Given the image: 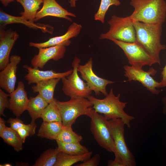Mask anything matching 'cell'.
<instances>
[{
    "label": "cell",
    "mask_w": 166,
    "mask_h": 166,
    "mask_svg": "<svg viewBox=\"0 0 166 166\" xmlns=\"http://www.w3.org/2000/svg\"><path fill=\"white\" fill-rule=\"evenodd\" d=\"M43 5L41 9L38 11L35 21L47 16H52L65 19L72 22L69 17H76L75 14L68 11L60 5L56 0H43Z\"/></svg>",
    "instance_id": "e0dca14e"
},
{
    "label": "cell",
    "mask_w": 166,
    "mask_h": 166,
    "mask_svg": "<svg viewBox=\"0 0 166 166\" xmlns=\"http://www.w3.org/2000/svg\"><path fill=\"white\" fill-rule=\"evenodd\" d=\"M110 40L122 49L131 66L142 68L144 66H151L156 64L152 57L136 42L128 43L113 39Z\"/></svg>",
    "instance_id": "9c48e42d"
},
{
    "label": "cell",
    "mask_w": 166,
    "mask_h": 166,
    "mask_svg": "<svg viewBox=\"0 0 166 166\" xmlns=\"http://www.w3.org/2000/svg\"><path fill=\"white\" fill-rule=\"evenodd\" d=\"M10 105L9 109L17 117H20L27 110L29 102L24 83L18 82L16 89L9 94Z\"/></svg>",
    "instance_id": "9a60e30c"
},
{
    "label": "cell",
    "mask_w": 166,
    "mask_h": 166,
    "mask_svg": "<svg viewBox=\"0 0 166 166\" xmlns=\"http://www.w3.org/2000/svg\"><path fill=\"white\" fill-rule=\"evenodd\" d=\"M19 37V34L11 29L6 30L0 28V70H3L10 62V55L14 45Z\"/></svg>",
    "instance_id": "4fadbf2b"
},
{
    "label": "cell",
    "mask_w": 166,
    "mask_h": 166,
    "mask_svg": "<svg viewBox=\"0 0 166 166\" xmlns=\"http://www.w3.org/2000/svg\"><path fill=\"white\" fill-rule=\"evenodd\" d=\"M108 124L113 138L116 149L114 160L120 166H134L135 158L126 144L124 136L125 125L121 119L108 120Z\"/></svg>",
    "instance_id": "277c9868"
},
{
    "label": "cell",
    "mask_w": 166,
    "mask_h": 166,
    "mask_svg": "<svg viewBox=\"0 0 166 166\" xmlns=\"http://www.w3.org/2000/svg\"><path fill=\"white\" fill-rule=\"evenodd\" d=\"M69 45L68 43L39 49L38 54L35 55L30 62L33 67L42 69L50 60L57 61L62 58L66 51L65 46Z\"/></svg>",
    "instance_id": "7c38bea8"
},
{
    "label": "cell",
    "mask_w": 166,
    "mask_h": 166,
    "mask_svg": "<svg viewBox=\"0 0 166 166\" xmlns=\"http://www.w3.org/2000/svg\"><path fill=\"white\" fill-rule=\"evenodd\" d=\"M121 4L119 0H101L98 9L94 15V19L104 23L106 14L109 7L112 5L118 6Z\"/></svg>",
    "instance_id": "f546056e"
},
{
    "label": "cell",
    "mask_w": 166,
    "mask_h": 166,
    "mask_svg": "<svg viewBox=\"0 0 166 166\" xmlns=\"http://www.w3.org/2000/svg\"><path fill=\"white\" fill-rule=\"evenodd\" d=\"M27 73L24 76L28 84L30 85L37 84L40 82L54 78H60L66 77L73 72L70 69L63 73H57L52 70H41L39 68H35L26 65H23Z\"/></svg>",
    "instance_id": "2e32d148"
},
{
    "label": "cell",
    "mask_w": 166,
    "mask_h": 166,
    "mask_svg": "<svg viewBox=\"0 0 166 166\" xmlns=\"http://www.w3.org/2000/svg\"><path fill=\"white\" fill-rule=\"evenodd\" d=\"M6 121L3 118L0 117V134L6 128Z\"/></svg>",
    "instance_id": "d590c367"
},
{
    "label": "cell",
    "mask_w": 166,
    "mask_h": 166,
    "mask_svg": "<svg viewBox=\"0 0 166 166\" xmlns=\"http://www.w3.org/2000/svg\"><path fill=\"white\" fill-rule=\"evenodd\" d=\"M124 75L128 78V81H138L152 93L157 95L160 93V91L156 88H160V82L156 81L151 76H155L157 73L153 68H151L146 71L142 68L125 65L124 66Z\"/></svg>",
    "instance_id": "30bf717a"
},
{
    "label": "cell",
    "mask_w": 166,
    "mask_h": 166,
    "mask_svg": "<svg viewBox=\"0 0 166 166\" xmlns=\"http://www.w3.org/2000/svg\"><path fill=\"white\" fill-rule=\"evenodd\" d=\"M82 28L81 24L73 22L68 29L66 32L63 35L50 38L48 40L42 43L30 42L29 46L39 49L55 46L63 43L70 44L69 39L77 37L79 34Z\"/></svg>",
    "instance_id": "ac0fdd59"
},
{
    "label": "cell",
    "mask_w": 166,
    "mask_h": 166,
    "mask_svg": "<svg viewBox=\"0 0 166 166\" xmlns=\"http://www.w3.org/2000/svg\"><path fill=\"white\" fill-rule=\"evenodd\" d=\"M91 152L78 155H71L60 152L54 166H71L78 162H83L89 159Z\"/></svg>",
    "instance_id": "cb8c5ba5"
},
{
    "label": "cell",
    "mask_w": 166,
    "mask_h": 166,
    "mask_svg": "<svg viewBox=\"0 0 166 166\" xmlns=\"http://www.w3.org/2000/svg\"><path fill=\"white\" fill-rule=\"evenodd\" d=\"M121 95L116 96L111 88L109 93L103 99H99L90 95L87 98L93 105V109L98 113H102L107 120L120 118L130 128L131 121L135 119L125 112L124 109L127 103L120 101Z\"/></svg>",
    "instance_id": "3957f363"
},
{
    "label": "cell",
    "mask_w": 166,
    "mask_h": 166,
    "mask_svg": "<svg viewBox=\"0 0 166 166\" xmlns=\"http://www.w3.org/2000/svg\"><path fill=\"white\" fill-rule=\"evenodd\" d=\"M21 60L19 56L11 55L9 63L0 72V87L9 94L15 90L18 65Z\"/></svg>",
    "instance_id": "5bb4252c"
},
{
    "label": "cell",
    "mask_w": 166,
    "mask_h": 166,
    "mask_svg": "<svg viewBox=\"0 0 166 166\" xmlns=\"http://www.w3.org/2000/svg\"><path fill=\"white\" fill-rule=\"evenodd\" d=\"M6 122L10 124V127L16 131L19 128H25L29 131L31 136L34 135L35 133L37 126L35 122L31 121L30 124H25L18 117H10Z\"/></svg>",
    "instance_id": "4dcf8cb0"
},
{
    "label": "cell",
    "mask_w": 166,
    "mask_h": 166,
    "mask_svg": "<svg viewBox=\"0 0 166 166\" xmlns=\"http://www.w3.org/2000/svg\"><path fill=\"white\" fill-rule=\"evenodd\" d=\"M162 102L164 105L163 113L164 114H166V95L163 98Z\"/></svg>",
    "instance_id": "8d00e7d4"
},
{
    "label": "cell",
    "mask_w": 166,
    "mask_h": 166,
    "mask_svg": "<svg viewBox=\"0 0 166 166\" xmlns=\"http://www.w3.org/2000/svg\"><path fill=\"white\" fill-rule=\"evenodd\" d=\"M9 94H7L0 89V115L5 117L4 112L6 109L9 107L10 102L8 97Z\"/></svg>",
    "instance_id": "1f68e13d"
},
{
    "label": "cell",
    "mask_w": 166,
    "mask_h": 166,
    "mask_svg": "<svg viewBox=\"0 0 166 166\" xmlns=\"http://www.w3.org/2000/svg\"><path fill=\"white\" fill-rule=\"evenodd\" d=\"M77 0H70L69 1L70 6L72 7H74L76 6V2Z\"/></svg>",
    "instance_id": "f35d334b"
},
{
    "label": "cell",
    "mask_w": 166,
    "mask_h": 166,
    "mask_svg": "<svg viewBox=\"0 0 166 166\" xmlns=\"http://www.w3.org/2000/svg\"><path fill=\"white\" fill-rule=\"evenodd\" d=\"M61 80L60 78H54L40 82L32 87V91L34 93H38L49 103L54 99V90Z\"/></svg>",
    "instance_id": "ffe728a7"
},
{
    "label": "cell",
    "mask_w": 166,
    "mask_h": 166,
    "mask_svg": "<svg viewBox=\"0 0 166 166\" xmlns=\"http://www.w3.org/2000/svg\"><path fill=\"white\" fill-rule=\"evenodd\" d=\"M93 58H90L85 64L79 65L78 71L96 95L102 93L105 96L108 94L106 89V86L108 84L115 83V81L100 77L96 75L93 69Z\"/></svg>",
    "instance_id": "8fae6325"
},
{
    "label": "cell",
    "mask_w": 166,
    "mask_h": 166,
    "mask_svg": "<svg viewBox=\"0 0 166 166\" xmlns=\"http://www.w3.org/2000/svg\"><path fill=\"white\" fill-rule=\"evenodd\" d=\"M14 0H0L2 4L5 7H7L9 4L13 1Z\"/></svg>",
    "instance_id": "74e56055"
},
{
    "label": "cell",
    "mask_w": 166,
    "mask_h": 166,
    "mask_svg": "<svg viewBox=\"0 0 166 166\" xmlns=\"http://www.w3.org/2000/svg\"><path fill=\"white\" fill-rule=\"evenodd\" d=\"M49 103L39 93L35 97H30L27 110L32 118V122H35L41 118L42 113Z\"/></svg>",
    "instance_id": "7402d4cb"
},
{
    "label": "cell",
    "mask_w": 166,
    "mask_h": 166,
    "mask_svg": "<svg viewBox=\"0 0 166 166\" xmlns=\"http://www.w3.org/2000/svg\"><path fill=\"white\" fill-rule=\"evenodd\" d=\"M108 22L110 29L107 32L101 34L100 39H113L128 43L136 42L135 30L128 16L121 17L114 15Z\"/></svg>",
    "instance_id": "8992f818"
},
{
    "label": "cell",
    "mask_w": 166,
    "mask_h": 166,
    "mask_svg": "<svg viewBox=\"0 0 166 166\" xmlns=\"http://www.w3.org/2000/svg\"><path fill=\"white\" fill-rule=\"evenodd\" d=\"M56 141L60 151L67 154L78 155L89 152L88 149L81 145L80 142L64 143L58 140Z\"/></svg>",
    "instance_id": "4316f807"
},
{
    "label": "cell",
    "mask_w": 166,
    "mask_h": 166,
    "mask_svg": "<svg viewBox=\"0 0 166 166\" xmlns=\"http://www.w3.org/2000/svg\"><path fill=\"white\" fill-rule=\"evenodd\" d=\"M22 6L24 11L20 13L24 18L34 22L36 15L43 0H16Z\"/></svg>",
    "instance_id": "603a6c76"
},
{
    "label": "cell",
    "mask_w": 166,
    "mask_h": 166,
    "mask_svg": "<svg viewBox=\"0 0 166 166\" xmlns=\"http://www.w3.org/2000/svg\"><path fill=\"white\" fill-rule=\"evenodd\" d=\"M12 24H21L25 25L30 29H40L43 32L52 34L53 28L52 26L43 24L35 23L26 20L22 16H15L9 14L0 10V28L5 29L6 26Z\"/></svg>",
    "instance_id": "d6986e66"
},
{
    "label": "cell",
    "mask_w": 166,
    "mask_h": 166,
    "mask_svg": "<svg viewBox=\"0 0 166 166\" xmlns=\"http://www.w3.org/2000/svg\"><path fill=\"white\" fill-rule=\"evenodd\" d=\"M162 79L160 82V88L166 87V64L162 69L161 72Z\"/></svg>",
    "instance_id": "e575fe53"
},
{
    "label": "cell",
    "mask_w": 166,
    "mask_h": 166,
    "mask_svg": "<svg viewBox=\"0 0 166 166\" xmlns=\"http://www.w3.org/2000/svg\"><path fill=\"white\" fill-rule=\"evenodd\" d=\"M71 126L63 125L56 140L64 143L80 142L82 140V137L74 132Z\"/></svg>",
    "instance_id": "f1b7e54d"
},
{
    "label": "cell",
    "mask_w": 166,
    "mask_h": 166,
    "mask_svg": "<svg viewBox=\"0 0 166 166\" xmlns=\"http://www.w3.org/2000/svg\"><path fill=\"white\" fill-rule=\"evenodd\" d=\"M16 131L19 136L23 143L25 142L26 139L27 137L31 136L30 132L28 130L25 128H19Z\"/></svg>",
    "instance_id": "836d02e7"
},
{
    "label": "cell",
    "mask_w": 166,
    "mask_h": 166,
    "mask_svg": "<svg viewBox=\"0 0 166 166\" xmlns=\"http://www.w3.org/2000/svg\"><path fill=\"white\" fill-rule=\"evenodd\" d=\"M132 22L136 31V42L152 57L156 63L160 65V53L166 49L165 45L161 43L162 25Z\"/></svg>",
    "instance_id": "6da1fadb"
},
{
    "label": "cell",
    "mask_w": 166,
    "mask_h": 166,
    "mask_svg": "<svg viewBox=\"0 0 166 166\" xmlns=\"http://www.w3.org/2000/svg\"><path fill=\"white\" fill-rule=\"evenodd\" d=\"M41 118L44 121H62L61 114L54 98L44 109Z\"/></svg>",
    "instance_id": "83f0119b"
},
{
    "label": "cell",
    "mask_w": 166,
    "mask_h": 166,
    "mask_svg": "<svg viewBox=\"0 0 166 166\" xmlns=\"http://www.w3.org/2000/svg\"><path fill=\"white\" fill-rule=\"evenodd\" d=\"M63 124L62 121H44L41 124L37 136L41 138L56 140Z\"/></svg>",
    "instance_id": "44dd1931"
},
{
    "label": "cell",
    "mask_w": 166,
    "mask_h": 166,
    "mask_svg": "<svg viewBox=\"0 0 166 166\" xmlns=\"http://www.w3.org/2000/svg\"><path fill=\"white\" fill-rule=\"evenodd\" d=\"M89 117L91 119L90 130L97 143L107 151L114 153L116 149L108 120L93 109Z\"/></svg>",
    "instance_id": "52a82bcc"
},
{
    "label": "cell",
    "mask_w": 166,
    "mask_h": 166,
    "mask_svg": "<svg viewBox=\"0 0 166 166\" xmlns=\"http://www.w3.org/2000/svg\"><path fill=\"white\" fill-rule=\"evenodd\" d=\"M101 157L98 154L94 155L92 157L76 166H97L100 162Z\"/></svg>",
    "instance_id": "d6a6232c"
},
{
    "label": "cell",
    "mask_w": 166,
    "mask_h": 166,
    "mask_svg": "<svg viewBox=\"0 0 166 166\" xmlns=\"http://www.w3.org/2000/svg\"><path fill=\"white\" fill-rule=\"evenodd\" d=\"M0 166H11V164L9 163H5L3 164H0Z\"/></svg>",
    "instance_id": "ab89813d"
},
{
    "label": "cell",
    "mask_w": 166,
    "mask_h": 166,
    "mask_svg": "<svg viewBox=\"0 0 166 166\" xmlns=\"http://www.w3.org/2000/svg\"><path fill=\"white\" fill-rule=\"evenodd\" d=\"M58 147L44 151L36 160L33 166H54L60 152Z\"/></svg>",
    "instance_id": "484cf974"
},
{
    "label": "cell",
    "mask_w": 166,
    "mask_h": 166,
    "mask_svg": "<svg viewBox=\"0 0 166 166\" xmlns=\"http://www.w3.org/2000/svg\"><path fill=\"white\" fill-rule=\"evenodd\" d=\"M81 61L76 57L72 63L73 72L68 76L62 78V90L66 96L71 97L87 98L91 95L92 90L86 83L79 77L77 68Z\"/></svg>",
    "instance_id": "ba28073f"
},
{
    "label": "cell",
    "mask_w": 166,
    "mask_h": 166,
    "mask_svg": "<svg viewBox=\"0 0 166 166\" xmlns=\"http://www.w3.org/2000/svg\"><path fill=\"white\" fill-rule=\"evenodd\" d=\"M134 8L128 16L132 21L149 24L162 25L166 17V2L164 0H131Z\"/></svg>",
    "instance_id": "7a4b0ae2"
},
{
    "label": "cell",
    "mask_w": 166,
    "mask_h": 166,
    "mask_svg": "<svg viewBox=\"0 0 166 166\" xmlns=\"http://www.w3.org/2000/svg\"><path fill=\"white\" fill-rule=\"evenodd\" d=\"M60 111L63 125L71 126L79 116L89 117L93 105L87 98L82 97L70 98L66 101H60L54 98Z\"/></svg>",
    "instance_id": "5b68a950"
},
{
    "label": "cell",
    "mask_w": 166,
    "mask_h": 166,
    "mask_svg": "<svg viewBox=\"0 0 166 166\" xmlns=\"http://www.w3.org/2000/svg\"><path fill=\"white\" fill-rule=\"evenodd\" d=\"M0 136L4 142L12 146L17 152L23 149V144L17 131L11 127H6L5 129L1 134Z\"/></svg>",
    "instance_id": "d4e9b609"
}]
</instances>
